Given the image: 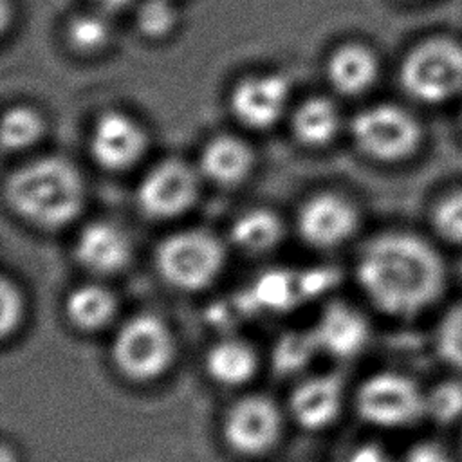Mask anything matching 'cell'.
Here are the masks:
<instances>
[{"instance_id":"6da1fadb","label":"cell","mask_w":462,"mask_h":462,"mask_svg":"<svg viewBox=\"0 0 462 462\" xmlns=\"http://www.w3.org/2000/svg\"><path fill=\"white\" fill-rule=\"evenodd\" d=\"M356 280L379 312L395 319H415L444 296L448 269L426 240L410 233H384L361 249Z\"/></svg>"},{"instance_id":"7a4b0ae2","label":"cell","mask_w":462,"mask_h":462,"mask_svg":"<svg viewBox=\"0 0 462 462\" xmlns=\"http://www.w3.org/2000/svg\"><path fill=\"white\" fill-rule=\"evenodd\" d=\"M11 209L25 222L60 229L83 209L85 184L74 164L61 157H43L14 170L4 186Z\"/></svg>"},{"instance_id":"3957f363","label":"cell","mask_w":462,"mask_h":462,"mask_svg":"<svg viewBox=\"0 0 462 462\" xmlns=\"http://www.w3.org/2000/svg\"><path fill=\"white\" fill-rule=\"evenodd\" d=\"M226 262L222 242L208 231L188 229L166 236L155 249V269L171 287L200 291L213 283Z\"/></svg>"},{"instance_id":"277c9868","label":"cell","mask_w":462,"mask_h":462,"mask_svg":"<svg viewBox=\"0 0 462 462\" xmlns=\"http://www.w3.org/2000/svg\"><path fill=\"white\" fill-rule=\"evenodd\" d=\"M112 361L132 381L162 375L175 359V339L166 321L152 312L126 319L112 341Z\"/></svg>"},{"instance_id":"5b68a950","label":"cell","mask_w":462,"mask_h":462,"mask_svg":"<svg viewBox=\"0 0 462 462\" xmlns=\"http://www.w3.org/2000/svg\"><path fill=\"white\" fill-rule=\"evenodd\" d=\"M401 85L424 103L453 97L462 90V45L449 38L424 40L404 58Z\"/></svg>"},{"instance_id":"8992f818","label":"cell","mask_w":462,"mask_h":462,"mask_svg":"<svg viewBox=\"0 0 462 462\" xmlns=\"http://www.w3.org/2000/svg\"><path fill=\"white\" fill-rule=\"evenodd\" d=\"M354 404L365 422L401 430L424 417V390L406 374L383 370L359 384Z\"/></svg>"},{"instance_id":"52a82bcc","label":"cell","mask_w":462,"mask_h":462,"mask_svg":"<svg viewBox=\"0 0 462 462\" xmlns=\"http://www.w3.org/2000/svg\"><path fill=\"white\" fill-rule=\"evenodd\" d=\"M354 144L375 161L393 162L408 157L420 143V126L397 105H374L354 116L350 123Z\"/></svg>"},{"instance_id":"ba28073f","label":"cell","mask_w":462,"mask_h":462,"mask_svg":"<svg viewBox=\"0 0 462 462\" xmlns=\"http://www.w3.org/2000/svg\"><path fill=\"white\" fill-rule=\"evenodd\" d=\"M199 173L180 159L155 164L139 182L135 200L148 218L166 220L188 211L199 197Z\"/></svg>"},{"instance_id":"9c48e42d","label":"cell","mask_w":462,"mask_h":462,"mask_svg":"<svg viewBox=\"0 0 462 462\" xmlns=\"http://www.w3.org/2000/svg\"><path fill=\"white\" fill-rule=\"evenodd\" d=\"M222 433L235 451L242 455H262L280 439L282 411L265 395H245L227 410Z\"/></svg>"},{"instance_id":"30bf717a","label":"cell","mask_w":462,"mask_h":462,"mask_svg":"<svg viewBox=\"0 0 462 462\" xmlns=\"http://www.w3.org/2000/svg\"><path fill=\"white\" fill-rule=\"evenodd\" d=\"M148 146L144 128L119 110L103 112L88 137V150L97 166L108 171H123L141 161Z\"/></svg>"},{"instance_id":"8fae6325","label":"cell","mask_w":462,"mask_h":462,"mask_svg":"<svg viewBox=\"0 0 462 462\" xmlns=\"http://www.w3.org/2000/svg\"><path fill=\"white\" fill-rule=\"evenodd\" d=\"M359 224L356 206L337 193H318L305 200L296 217L300 236L312 247L330 249L348 240Z\"/></svg>"},{"instance_id":"7c38bea8","label":"cell","mask_w":462,"mask_h":462,"mask_svg":"<svg viewBox=\"0 0 462 462\" xmlns=\"http://www.w3.org/2000/svg\"><path fill=\"white\" fill-rule=\"evenodd\" d=\"M289 79L276 72L242 78L231 90L233 116L245 126L263 130L273 126L285 112L289 101Z\"/></svg>"},{"instance_id":"4fadbf2b","label":"cell","mask_w":462,"mask_h":462,"mask_svg":"<svg viewBox=\"0 0 462 462\" xmlns=\"http://www.w3.org/2000/svg\"><path fill=\"white\" fill-rule=\"evenodd\" d=\"M74 258L88 273L117 274L132 260V242L114 222H90L76 236Z\"/></svg>"},{"instance_id":"5bb4252c","label":"cell","mask_w":462,"mask_h":462,"mask_svg":"<svg viewBox=\"0 0 462 462\" xmlns=\"http://www.w3.org/2000/svg\"><path fill=\"white\" fill-rule=\"evenodd\" d=\"M343 404V379L337 374L301 381L289 397L292 419L305 430H321L336 420Z\"/></svg>"},{"instance_id":"9a60e30c","label":"cell","mask_w":462,"mask_h":462,"mask_svg":"<svg viewBox=\"0 0 462 462\" xmlns=\"http://www.w3.org/2000/svg\"><path fill=\"white\" fill-rule=\"evenodd\" d=\"M319 350L336 357H354L368 341L365 316L343 301H330L312 327Z\"/></svg>"},{"instance_id":"2e32d148","label":"cell","mask_w":462,"mask_h":462,"mask_svg":"<svg viewBox=\"0 0 462 462\" xmlns=\"http://www.w3.org/2000/svg\"><path fill=\"white\" fill-rule=\"evenodd\" d=\"M251 146L235 135H217L204 144L200 153V173L215 184L233 186L242 182L253 170Z\"/></svg>"},{"instance_id":"e0dca14e","label":"cell","mask_w":462,"mask_h":462,"mask_svg":"<svg viewBox=\"0 0 462 462\" xmlns=\"http://www.w3.org/2000/svg\"><path fill=\"white\" fill-rule=\"evenodd\" d=\"M377 60L374 52L359 43L337 47L327 61V78L336 92L357 96L366 92L377 78Z\"/></svg>"},{"instance_id":"ac0fdd59","label":"cell","mask_w":462,"mask_h":462,"mask_svg":"<svg viewBox=\"0 0 462 462\" xmlns=\"http://www.w3.org/2000/svg\"><path fill=\"white\" fill-rule=\"evenodd\" d=\"M208 375L224 386H240L253 379L258 368V357L254 348L236 337H226L217 341L206 354Z\"/></svg>"},{"instance_id":"d6986e66","label":"cell","mask_w":462,"mask_h":462,"mask_svg":"<svg viewBox=\"0 0 462 462\" xmlns=\"http://www.w3.org/2000/svg\"><path fill=\"white\" fill-rule=\"evenodd\" d=\"M117 309L114 292L97 283H85L72 289L65 300L67 319L83 332H94L106 327Z\"/></svg>"},{"instance_id":"ffe728a7","label":"cell","mask_w":462,"mask_h":462,"mask_svg":"<svg viewBox=\"0 0 462 462\" xmlns=\"http://www.w3.org/2000/svg\"><path fill=\"white\" fill-rule=\"evenodd\" d=\"M339 126V110L327 97H309L292 114V132L296 139L310 148H319L334 141Z\"/></svg>"},{"instance_id":"44dd1931","label":"cell","mask_w":462,"mask_h":462,"mask_svg":"<svg viewBox=\"0 0 462 462\" xmlns=\"http://www.w3.org/2000/svg\"><path fill=\"white\" fill-rule=\"evenodd\" d=\"M229 236L238 249L251 254H262L280 244L283 236V222L271 209H247L235 218Z\"/></svg>"},{"instance_id":"7402d4cb","label":"cell","mask_w":462,"mask_h":462,"mask_svg":"<svg viewBox=\"0 0 462 462\" xmlns=\"http://www.w3.org/2000/svg\"><path fill=\"white\" fill-rule=\"evenodd\" d=\"M45 132V119L32 106H11L2 117V146L18 152L36 144Z\"/></svg>"},{"instance_id":"603a6c76","label":"cell","mask_w":462,"mask_h":462,"mask_svg":"<svg viewBox=\"0 0 462 462\" xmlns=\"http://www.w3.org/2000/svg\"><path fill=\"white\" fill-rule=\"evenodd\" d=\"M65 40L78 54H99L112 40V27L99 13L76 14L65 25Z\"/></svg>"},{"instance_id":"cb8c5ba5","label":"cell","mask_w":462,"mask_h":462,"mask_svg":"<svg viewBox=\"0 0 462 462\" xmlns=\"http://www.w3.org/2000/svg\"><path fill=\"white\" fill-rule=\"evenodd\" d=\"M424 417L442 426L462 420V381L451 377L424 390Z\"/></svg>"},{"instance_id":"d4e9b609","label":"cell","mask_w":462,"mask_h":462,"mask_svg":"<svg viewBox=\"0 0 462 462\" xmlns=\"http://www.w3.org/2000/svg\"><path fill=\"white\" fill-rule=\"evenodd\" d=\"M433 345L439 357L462 374V301L451 305L437 323Z\"/></svg>"},{"instance_id":"484cf974","label":"cell","mask_w":462,"mask_h":462,"mask_svg":"<svg viewBox=\"0 0 462 462\" xmlns=\"http://www.w3.org/2000/svg\"><path fill=\"white\" fill-rule=\"evenodd\" d=\"M316 350H319V345L314 337L312 328L305 332H287L276 343V348L273 352L274 366L282 374L300 370L310 361Z\"/></svg>"},{"instance_id":"4316f807","label":"cell","mask_w":462,"mask_h":462,"mask_svg":"<svg viewBox=\"0 0 462 462\" xmlns=\"http://www.w3.org/2000/svg\"><path fill=\"white\" fill-rule=\"evenodd\" d=\"M179 22V13L170 0H143L135 11V27L148 40L168 36Z\"/></svg>"},{"instance_id":"83f0119b","label":"cell","mask_w":462,"mask_h":462,"mask_svg":"<svg viewBox=\"0 0 462 462\" xmlns=\"http://www.w3.org/2000/svg\"><path fill=\"white\" fill-rule=\"evenodd\" d=\"M437 233L453 244H462V191L442 199L433 211Z\"/></svg>"},{"instance_id":"f1b7e54d","label":"cell","mask_w":462,"mask_h":462,"mask_svg":"<svg viewBox=\"0 0 462 462\" xmlns=\"http://www.w3.org/2000/svg\"><path fill=\"white\" fill-rule=\"evenodd\" d=\"M23 318V296L14 282L2 278L0 282V334L7 339Z\"/></svg>"},{"instance_id":"f546056e","label":"cell","mask_w":462,"mask_h":462,"mask_svg":"<svg viewBox=\"0 0 462 462\" xmlns=\"http://www.w3.org/2000/svg\"><path fill=\"white\" fill-rule=\"evenodd\" d=\"M402 462H457V460L439 442L422 440V442H415L406 451V455L402 457Z\"/></svg>"},{"instance_id":"4dcf8cb0","label":"cell","mask_w":462,"mask_h":462,"mask_svg":"<svg viewBox=\"0 0 462 462\" xmlns=\"http://www.w3.org/2000/svg\"><path fill=\"white\" fill-rule=\"evenodd\" d=\"M348 462H390V458L379 446L363 444L350 455Z\"/></svg>"},{"instance_id":"1f68e13d","label":"cell","mask_w":462,"mask_h":462,"mask_svg":"<svg viewBox=\"0 0 462 462\" xmlns=\"http://www.w3.org/2000/svg\"><path fill=\"white\" fill-rule=\"evenodd\" d=\"M101 13H117L125 9L132 0H90Z\"/></svg>"},{"instance_id":"d6a6232c","label":"cell","mask_w":462,"mask_h":462,"mask_svg":"<svg viewBox=\"0 0 462 462\" xmlns=\"http://www.w3.org/2000/svg\"><path fill=\"white\" fill-rule=\"evenodd\" d=\"M0 462H18L16 451L9 446V442H2V449H0Z\"/></svg>"},{"instance_id":"836d02e7","label":"cell","mask_w":462,"mask_h":462,"mask_svg":"<svg viewBox=\"0 0 462 462\" xmlns=\"http://www.w3.org/2000/svg\"><path fill=\"white\" fill-rule=\"evenodd\" d=\"M9 13H11L9 0H2V31H4V32H5L7 27H9Z\"/></svg>"}]
</instances>
